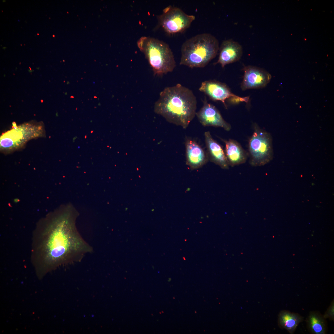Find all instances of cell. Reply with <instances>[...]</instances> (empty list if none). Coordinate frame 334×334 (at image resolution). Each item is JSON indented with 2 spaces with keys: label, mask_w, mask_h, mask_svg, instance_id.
<instances>
[{
  "label": "cell",
  "mask_w": 334,
  "mask_h": 334,
  "mask_svg": "<svg viewBox=\"0 0 334 334\" xmlns=\"http://www.w3.org/2000/svg\"><path fill=\"white\" fill-rule=\"evenodd\" d=\"M204 135L209 160L222 169H228L229 165L221 146L213 138L209 131L205 132Z\"/></svg>",
  "instance_id": "cell-13"
},
{
  "label": "cell",
  "mask_w": 334,
  "mask_h": 334,
  "mask_svg": "<svg viewBox=\"0 0 334 334\" xmlns=\"http://www.w3.org/2000/svg\"><path fill=\"white\" fill-rule=\"evenodd\" d=\"M158 19L165 32L173 34L182 32L189 28L195 20V16L188 15L181 9L170 5L163 9Z\"/></svg>",
  "instance_id": "cell-6"
},
{
  "label": "cell",
  "mask_w": 334,
  "mask_h": 334,
  "mask_svg": "<svg viewBox=\"0 0 334 334\" xmlns=\"http://www.w3.org/2000/svg\"><path fill=\"white\" fill-rule=\"evenodd\" d=\"M197 104L192 91L178 84L161 92L154 109L169 122L186 129L196 115Z\"/></svg>",
  "instance_id": "cell-2"
},
{
  "label": "cell",
  "mask_w": 334,
  "mask_h": 334,
  "mask_svg": "<svg viewBox=\"0 0 334 334\" xmlns=\"http://www.w3.org/2000/svg\"><path fill=\"white\" fill-rule=\"evenodd\" d=\"M79 213L72 206L60 212L55 217L50 237L49 255L56 264L80 261L93 251L82 238L76 225Z\"/></svg>",
  "instance_id": "cell-1"
},
{
  "label": "cell",
  "mask_w": 334,
  "mask_h": 334,
  "mask_svg": "<svg viewBox=\"0 0 334 334\" xmlns=\"http://www.w3.org/2000/svg\"><path fill=\"white\" fill-rule=\"evenodd\" d=\"M303 319V317L298 313L283 310L278 315V325L280 328L285 329L290 334H292Z\"/></svg>",
  "instance_id": "cell-15"
},
{
  "label": "cell",
  "mask_w": 334,
  "mask_h": 334,
  "mask_svg": "<svg viewBox=\"0 0 334 334\" xmlns=\"http://www.w3.org/2000/svg\"><path fill=\"white\" fill-rule=\"evenodd\" d=\"M218 40L212 34L197 35L185 41L181 47L180 64L190 68L205 67L219 50Z\"/></svg>",
  "instance_id": "cell-3"
},
{
  "label": "cell",
  "mask_w": 334,
  "mask_h": 334,
  "mask_svg": "<svg viewBox=\"0 0 334 334\" xmlns=\"http://www.w3.org/2000/svg\"><path fill=\"white\" fill-rule=\"evenodd\" d=\"M334 304L333 301L323 316L325 319L329 318L331 320H334Z\"/></svg>",
  "instance_id": "cell-17"
},
{
  "label": "cell",
  "mask_w": 334,
  "mask_h": 334,
  "mask_svg": "<svg viewBox=\"0 0 334 334\" xmlns=\"http://www.w3.org/2000/svg\"><path fill=\"white\" fill-rule=\"evenodd\" d=\"M224 141L225 144V154L229 166L233 167L246 161L248 153L239 143L231 139Z\"/></svg>",
  "instance_id": "cell-14"
},
{
  "label": "cell",
  "mask_w": 334,
  "mask_h": 334,
  "mask_svg": "<svg viewBox=\"0 0 334 334\" xmlns=\"http://www.w3.org/2000/svg\"><path fill=\"white\" fill-rule=\"evenodd\" d=\"M186 163L192 169H198L209 160L206 151L195 140L186 137L185 142Z\"/></svg>",
  "instance_id": "cell-11"
},
{
  "label": "cell",
  "mask_w": 334,
  "mask_h": 334,
  "mask_svg": "<svg viewBox=\"0 0 334 334\" xmlns=\"http://www.w3.org/2000/svg\"><path fill=\"white\" fill-rule=\"evenodd\" d=\"M306 323L310 332L314 334H325L326 323L323 316L317 311H312L307 319Z\"/></svg>",
  "instance_id": "cell-16"
},
{
  "label": "cell",
  "mask_w": 334,
  "mask_h": 334,
  "mask_svg": "<svg viewBox=\"0 0 334 334\" xmlns=\"http://www.w3.org/2000/svg\"><path fill=\"white\" fill-rule=\"evenodd\" d=\"M203 103V106L196 113L200 123L204 126L221 127L226 131H229L231 128V125L223 119L217 109L208 103L206 97Z\"/></svg>",
  "instance_id": "cell-9"
},
{
  "label": "cell",
  "mask_w": 334,
  "mask_h": 334,
  "mask_svg": "<svg viewBox=\"0 0 334 334\" xmlns=\"http://www.w3.org/2000/svg\"><path fill=\"white\" fill-rule=\"evenodd\" d=\"M219 56L215 64H220L222 67L238 61L242 54V46L237 42L229 39L224 41L219 47Z\"/></svg>",
  "instance_id": "cell-12"
},
{
  "label": "cell",
  "mask_w": 334,
  "mask_h": 334,
  "mask_svg": "<svg viewBox=\"0 0 334 334\" xmlns=\"http://www.w3.org/2000/svg\"><path fill=\"white\" fill-rule=\"evenodd\" d=\"M199 90L213 101H221L226 108H227L225 102L226 100H230V102L234 103L247 102L249 99V96L241 97L235 95L231 92L225 84L214 80L203 82Z\"/></svg>",
  "instance_id": "cell-8"
},
{
  "label": "cell",
  "mask_w": 334,
  "mask_h": 334,
  "mask_svg": "<svg viewBox=\"0 0 334 334\" xmlns=\"http://www.w3.org/2000/svg\"><path fill=\"white\" fill-rule=\"evenodd\" d=\"M14 128L3 134L0 138V147L2 149L9 150L23 145L32 138L42 134L41 126L29 124L17 127L13 124Z\"/></svg>",
  "instance_id": "cell-7"
},
{
  "label": "cell",
  "mask_w": 334,
  "mask_h": 334,
  "mask_svg": "<svg viewBox=\"0 0 334 334\" xmlns=\"http://www.w3.org/2000/svg\"><path fill=\"white\" fill-rule=\"evenodd\" d=\"M137 44L155 75L161 76L173 71L176 63L173 53L167 44L153 38L142 36Z\"/></svg>",
  "instance_id": "cell-4"
},
{
  "label": "cell",
  "mask_w": 334,
  "mask_h": 334,
  "mask_svg": "<svg viewBox=\"0 0 334 334\" xmlns=\"http://www.w3.org/2000/svg\"><path fill=\"white\" fill-rule=\"evenodd\" d=\"M241 88L243 91L259 89L265 87L271 78V75L263 69L252 66H245Z\"/></svg>",
  "instance_id": "cell-10"
},
{
  "label": "cell",
  "mask_w": 334,
  "mask_h": 334,
  "mask_svg": "<svg viewBox=\"0 0 334 334\" xmlns=\"http://www.w3.org/2000/svg\"><path fill=\"white\" fill-rule=\"evenodd\" d=\"M248 150L249 163L252 166L264 165L272 159V136L256 123L253 125V132L249 140Z\"/></svg>",
  "instance_id": "cell-5"
}]
</instances>
